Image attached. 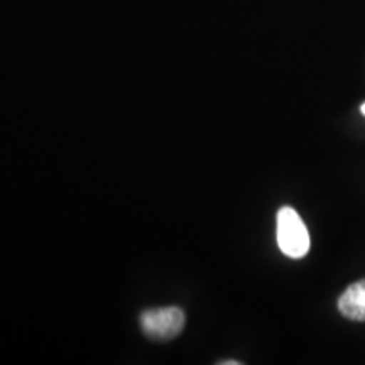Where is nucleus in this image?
Returning <instances> with one entry per match:
<instances>
[{
	"instance_id": "nucleus-1",
	"label": "nucleus",
	"mask_w": 365,
	"mask_h": 365,
	"mask_svg": "<svg viewBox=\"0 0 365 365\" xmlns=\"http://www.w3.org/2000/svg\"><path fill=\"white\" fill-rule=\"evenodd\" d=\"M277 245L291 259H301L308 254L312 245L308 228L294 208L282 207L277 212Z\"/></svg>"
},
{
	"instance_id": "nucleus-2",
	"label": "nucleus",
	"mask_w": 365,
	"mask_h": 365,
	"mask_svg": "<svg viewBox=\"0 0 365 365\" xmlns=\"http://www.w3.org/2000/svg\"><path fill=\"white\" fill-rule=\"evenodd\" d=\"M186 314L178 307L145 309L139 314L140 331L150 340L168 341L185 330Z\"/></svg>"
},
{
	"instance_id": "nucleus-3",
	"label": "nucleus",
	"mask_w": 365,
	"mask_h": 365,
	"mask_svg": "<svg viewBox=\"0 0 365 365\" xmlns=\"http://www.w3.org/2000/svg\"><path fill=\"white\" fill-rule=\"evenodd\" d=\"M339 309L345 318L365 322V279L346 287L339 299Z\"/></svg>"
},
{
	"instance_id": "nucleus-4",
	"label": "nucleus",
	"mask_w": 365,
	"mask_h": 365,
	"mask_svg": "<svg viewBox=\"0 0 365 365\" xmlns=\"http://www.w3.org/2000/svg\"><path fill=\"white\" fill-rule=\"evenodd\" d=\"M220 365H240L239 360H222Z\"/></svg>"
},
{
	"instance_id": "nucleus-5",
	"label": "nucleus",
	"mask_w": 365,
	"mask_h": 365,
	"mask_svg": "<svg viewBox=\"0 0 365 365\" xmlns=\"http://www.w3.org/2000/svg\"><path fill=\"white\" fill-rule=\"evenodd\" d=\"M360 110H362V113L365 115V103H362V107H360Z\"/></svg>"
}]
</instances>
